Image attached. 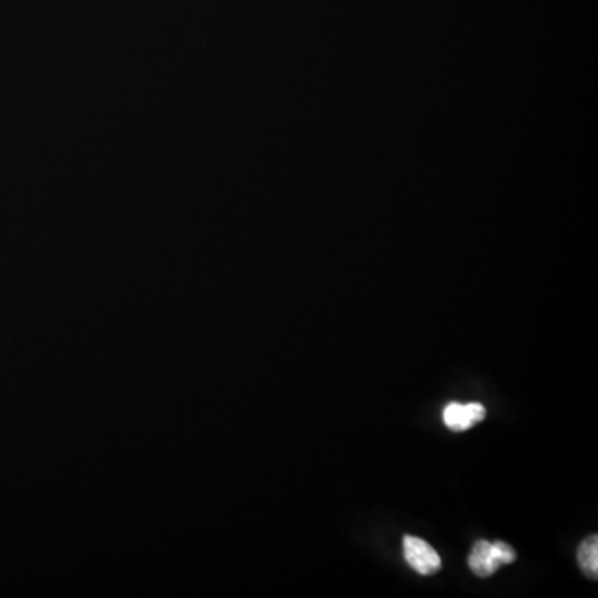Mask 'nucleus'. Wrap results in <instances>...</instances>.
<instances>
[{"label": "nucleus", "mask_w": 598, "mask_h": 598, "mask_svg": "<svg viewBox=\"0 0 598 598\" xmlns=\"http://www.w3.org/2000/svg\"><path fill=\"white\" fill-rule=\"evenodd\" d=\"M486 416V407L482 406L481 402H469V404L451 402L442 412L444 424L456 432L471 429L477 422L484 421Z\"/></svg>", "instance_id": "f03ea898"}, {"label": "nucleus", "mask_w": 598, "mask_h": 598, "mask_svg": "<svg viewBox=\"0 0 598 598\" xmlns=\"http://www.w3.org/2000/svg\"><path fill=\"white\" fill-rule=\"evenodd\" d=\"M402 547H404V559L407 560V564L419 574L432 575L441 569V557L426 540L414 535H406L402 539Z\"/></svg>", "instance_id": "f257e3e1"}, {"label": "nucleus", "mask_w": 598, "mask_h": 598, "mask_svg": "<svg viewBox=\"0 0 598 598\" xmlns=\"http://www.w3.org/2000/svg\"><path fill=\"white\" fill-rule=\"evenodd\" d=\"M492 547H494V552H496L497 559H499L500 565H509L512 562H515L517 559V554H515V550L510 547V545L505 544V542H492Z\"/></svg>", "instance_id": "39448f33"}, {"label": "nucleus", "mask_w": 598, "mask_h": 598, "mask_svg": "<svg viewBox=\"0 0 598 598\" xmlns=\"http://www.w3.org/2000/svg\"><path fill=\"white\" fill-rule=\"evenodd\" d=\"M469 569L477 575V577H491L492 574H496L497 570L502 567L499 559H497L492 542L487 540H479L474 547H472L471 555L467 559Z\"/></svg>", "instance_id": "7ed1b4c3"}, {"label": "nucleus", "mask_w": 598, "mask_h": 598, "mask_svg": "<svg viewBox=\"0 0 598 598\" xmlns=\"http://www.w3.org/2000/svg\"><path fill=\"white\" fill-rule=\"evenodd\" d=\"M577 560H579L580 569L590 579H597L598 577V537L597 535H590L582 542L577 552Z\"/></svg>", "instance_id": "20e7f679"}]
</instances>
